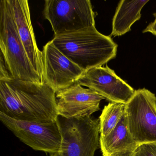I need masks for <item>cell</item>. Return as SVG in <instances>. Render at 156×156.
Instances as JSON below:
<instances>
[{"label": "cell", "instance_id": "6da1fadb", "mask_svg": "<svg viewBox=\"0 0 156 156\" xmlns=\"http://www.w3.org/2000/svg\"><path fill=\"white\" fill-rule=\"evenodd\" d=\"M0 112L19 120L51 122L58 119L56 93L48 85L0 80Z\"/></svg>", "mask_w": 156, "mask_h": 156}, {"label": "cell", "instance_id": "7a4b0ae2", "mask_svg": "<svg viewBox=\"0 0 156 156\" xmlns=\"http://www.w3.org/2000/svg\"><path fill=\"white\" fill-rule=\"evenodd\" d=\"M55 46L85 72L102 66L116 56L118 45L95 26L79 31L55 36Z\"/></svg>", "mask_w": 156, "mask_h": 156}, {"label": "cell", "instance_id": "3957f363", "mask_svg": "<svg viewBox=\"0 0 156 156\" xmlns=\"http://www.w3.org/2000/svg\"><path fill=\"white\" fill-rule=\"evenodd\" d=\"M0 48L12 79L44 83L34 70L18 33L9 0L0 1Z\"/></svg>", "mask_w": 156, "mask_h": 156}, {"label": "cell", "instance_id": "277c9868", "mask_svg": "<svg viewBox=\"0 0 156 156\" xmlns=\"http://www.w3.org/2000/svg\"><path fill=\"white\" fill-rule=\"evenodd\" d=\"M43 15L55 36L95 26V14L90 0H46Z\"/></svg>", "mask_w": 156, "mask_h": 156}, {"label": "cell", "instance_id": "5b68a950", "mask_svg": "<svg viewBox=\"0 0 156 156\" xmlns=\"http://www.w3.org/2000/svg\"><path fill=\"white\" fill-rule=\"evenodd\" d=\"M57 121L62 137L60 156H94L100 147L99 119L58 116Z\"/></svg>", "mask_w": 156, "mask_h": 156}, {"label": "cell", "instance_id": "8992f818", "mask_svg": "<svg viewBox=\"0 0 156 156\" xmlns=\"http://www.w3.org/2000/svg\"><path fill=\"white\" fill-rule=\"evenodd\" d=\"M0 120L21 141L33 149L51 154L61 151L62 137L57 120L51 122L19 120L2 112Z\"/></svg>", "mask_w": 156, "mask_h": 156}, {"label": "cell", "instance_id": "52a82bcc", "mask_svg": "<svg viewBox=\"0 0 156 156\" xmlns=\"http://www.w3.org/2000/svg\"><path fill=\"white\" fill-rule=\"evenodd\" d=\"M129 130L134 141L140 145H156V97L145 88L135 91L126 104Z\"/></svg>", "mask_w": 156, "mask_h": 156}, {"label": "cell", "instance_id": "ba28073f", "mask_svg": "<svg viewBox=\"0 0 156 156\" xmlns=\"http://www.w3.org/2000/svg\"><path fill=\"white\" fill-rule=\"evenodd\" d=\"M43 79L55 93L77 83L85 71L62 53L51 41L43 48Z\"/></svg>", "mask_w": 156, "mask_h": 156}, {"label": "cell", "instance_id": "9c48e42d", "mask_svg": "<svg viewBox=\"0 0 156 156\" xmlns=\"http://www.w3.org/2000/svg\"><path fill=\"white\" fill-rule=\"evenodd\" d=\"M77 83L93 90L110 102L126 104L135 91L107 66L86 71Z\"/></svg>", "mask_w": 156, "mask_h": 156}, {"label": "cell", "instance_id": "30bf717a", "mask_svg": "<svg viewBox=\"0 0 156 156\" xmlns=\"http://www.w3.org/2000/svg\"><path fill=\"white\" fill-rule=\"evenodd\" d=\"M57 115L65 118L91 116L100 110V102L105 98L89 88L77 83L56 93Z\"/></svg>", "mask_w": 156, "mask_h": 156}, {"label": "cell", "instance_id": "8fae6325", "mask_svg": "<svg viewBox=\"0 0 156 156\" xmlns=\"http://www.w3.org/2000/svg\"><path fill=\"white\" fill-rule=\"evenodd\" d=\"M18 33L27 55L37 73L43 79L42 54L37 46L28 0H9Z\"/></svg>", "mask_w": 156, "mask_h": 156}, {"label": "cell", "instance_id": "7c38bea8", "mask_svg": "<svg viewBox=\"0 0 156 156\" xmlns=\"http://www.w3.org/2000/svg\"><path fill=\"white\" fill-rule=\"evenodd\" d=\"M100 148L103 156H135L139 145L129 130L126 112L113 131L100 137Z\"/></svg>", "mask_w": 156, "mask_h": 156}, {"label": "cell", "instance_id": "4fadbf2b", "mask_svg": "<svg viewBox=\"0 0 156 156\" xmlns=\"http://www.w3.org/2000/svg\"><path fill=\"white\" fill-rule=\"evenodd\" d=\"M149 0L128 1L119 2L112 20L111 35L120 36L131 30V26L141 18V11Z\"/></svg>", "mask_w": 156, "mask_h": 156}, {"label": "cell", "instance_id": "5bb4252c", "mask_svg": "<svg viewBox=\"0 0 156 156\" xmlns=\"http://www.w3.org/2000/svg\"><path fill=\"white\" fill-rule=\"evenodd\" d=\"M126 110V104L110 102L105 106L99 117L100 137L111 133L117 126Z\"/></svg>", "mask_w": 156, "mask_h": 156}, {"label": "cell", "instance_id": "9a60e30c", "mask_svg": "<svg viewBox=\"0 0 156 156\" xmlns=\"http://www.w3.org/2000/svg\"><path fill=\"white\" fill-rule=\"evenodd\" d=\"M135 156H156V145L147 143L139 146Z\"/></svg>", "mask_w": 156, "mask_h": 156}, {"label": "cell", "instance_id": "2e32d148", "mask_svg": "<svg viewBox=\"0 0 156 156\" xmlns=\"http://www.w3.org/2000/svg\"><path fill=\"white\" fill-rule=\"evenodd\" d=\"M153 16L155 17V20L143 30V33H150L156 36V13H154Z\"/></svg>", "mask_w": 156, "mask_h": 156}, {"label": "cell", "instance_id": "e0dca14e", "mask_svg": "<svg viewBox=\"0 0 156 156\" xmlns=\"http://www.w3.org/2000/svg\"><path fill=\"white\" fill-rule=\"evenodd\" d=\"M50 156H60V155L59 153H52V154H51Z\"/></svg>", "mask_w": 156, "mask_h": 156}]
</instances>
